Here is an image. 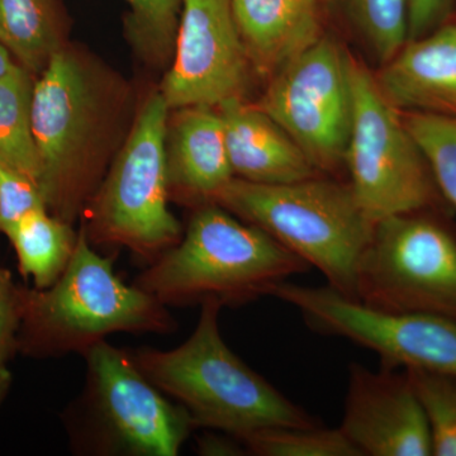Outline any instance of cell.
<instances>
[{"instance_id": "obj_1", "label": "cell", "mask_w": 456, "mask_h": 456, "mask_svg": "<svg viewBox=\"0 0 456 456\" xmlns=\"http://www.w3.org/2000/svg\"><path fill=\"white\" fill-rule=\"evenodd\" d=\"M310 268L260 228L212 203L196 208L179 244L134 284L167 308L207 302L237 308L272 297L278 284Z\"/></svg>"}, {"instance_id": "obj_2", "label": "cell", "mask_w": 456, "mask_h": 456, "mask_svg": "<svg viewBox=\"0 0 456 456\" xmlns=\"http://www.w3.org/2000/svg\"><path fill=\"white\" fill-rule=\"evenodd\" d=\"M193 334L175 349L139 347L132 358L167 397L184 408L197 428L237 439L273 426H320L227 346L220 331V303H203Z\"/></svg>"}, {"instance_id": "obj_3", "label": "cell", "mask_w": 456, "mask_h": 456, "mask_svg": "<svg viewBox=\"0 0 456 456\" xmlns=\"http://www.w3.org/2000/svg\"><path fill=\"white\" fill-rule=\"evenodd\" d=\"M114 257L90 245L80 228L70 264L46 289L22 290L17 350L33 358H61L86 351L113 334H171L176 322L167 305L127 285Z\"/></svg>"}, {"instance_id": "obj_4", "label": "cell", "mask_w": 456, "mask_h": 456, "mask_svg": "<svg viewBox=\"0 0 456 456\" xmlns=\"http://www.w3.org/2000/svg\"><path fill=\"white\" fill-rule=\"evenodd\" d=\"M237 218L272 236L325 275L330 287L356 299V278L375 224L349 183L316 176L287 184L233 178L216 198Z\"/></svg>"}, {"instance_id": "obj_5", "label": "cell", "mask_w": 456, "mask_h": 456, "mask_svg": "<svg viewBox=\"0 0 456 456\" xmlns=\"http://www.w3.org/2000/svg\"><path fill=\"white\" fill-rule=\"evenodd\" d=\"M83 356L86 384L62 416L74 454L178 455L197 426L141 373L130 351L102 341Z\"/></svg>"}, {"instance_id": "obj_6", "label": "cell", "mask_w": 456, "mask_h": 456, "mask_svg": "<svg viewBox=\"0 0 456 456\" xmlns=\"http://www.w3.org/2000/svg\"><path fill=\"white\" fill-rule=\"evenodd\" d=\"M104 97L90 66L62 49L33 86L31 127L47 209L69 224L79 217L104 176Z\"/></svg>"}, {"instance_id": "obj_7", "label": "cell", "mask_w": 456, "mask_h": 456, "mask_svg": "<svg viewBox=\"0 0 456 456\" xmlns=\"http://www.w3.org/2000/svg\"><path fill=\"white\" fill-rule=\"evenodd\" d=\"M167 101L146 99L130 136L90 198L84 231L90 245L127 248L145 265L178 245L182 224L169 209Z\"/></svg>"}, {"instance_id": "obj_8", "label": "cell", "mask_w": 456, "mask_h": 456, "mask_svg": "<svg viewBox=\"0 0 456 456\" xmlns=\"http://www.w3.org/2000/svg\"><path fill=\"white\" fill-rule=\"evenodd\" d=\"M353 122L344 165L369 221L449 206L402 112L384 98L375 77L350 56Z\"/></svg>"}, {"instance_id": "obj_9", "label": "cell", "mask_w": 456, "mask_h": 456, "mask_svg": "<svg viewBox=\"0 0 456 456\" xmlns=\"http://www.w3.org/2000/svg\"><path fill=\"white\" fill-rule=\"evenodd\" d=\"M436 213H403L375 224L359 264L356 301L456 321V236Z\"/></svg>"}, {"instance_id": "obj_10", "label": "cell", "mask_w": 456, "mask_h": 456, "mask_svg": "<svg viewBox=\"0 0 456 456\" xmlns=\"http://www.w3.org/2000/svg\"><path fill=\"white\" fill-rule=\"evenodd\" d=\"M272 297L292 305L318 334L374 351L380 364L456 375V321L428 314L374 310L334 288L278 284Z\"/></svg>"}, {"instance_id": "obj_11", "label": "cell", "mask_w": 456, "mask_h": 456, "mask_svg": "<svg viewBox=\"0 0 456 456\" xmlns=\"http://www.w3.org/2000/svg\"><path fill=\"white\" fill-rule=\"evenodd\" d=\"M257 106L318 171L338 170L353 122L349 53L322 36L273 75Z\"/></svg>"}, {"instance_id": "obj_12", "label": "cell", "mask_w": 456, "mask_h": 456, "mask_svg": "<svg viewBox=\"0 0 456 456\" xmlns=\"http://www.w3.org/2000/svg\"><path fill=\"white\" fill-rule=\"evenodd\" d=\"M175 57L161 86L170 110L242 98L250 59L231 0H180Z\"/></svg>"}, {"instance_id": "obj_13", "label": "cell", "mask_w": 456, "mask_h": 456, "mask_svg": "<svg viewBox=\"0 0 456 456\" xmlns=\"http://www.w3.org/2000/svg\"><path fill=\"white\" fill-rule=\"evenodd\" d=\"M338 428L362 456L432 455L428 416L406 370L353 362Z\"/></svg>"}, {"instance_id": "obj_14", "label": "cell", "mask_w": 456, "mask_h": 456, "mask_svg": "<svg viewBox=\"0 0 456 456\" xmlns=\"http://www.w3.org/2000/svg\"><path fill=\"white\" fill-rule=\"evenodd\" d=\"M374 77L399 112L456 117V22L408 40Z\"/></svg>"}, {"instance_id": "obj_15", "label": "cell", "mask_w": 456, "mask_h": 456, "mask_svg": "<svg viewBox=\"0 0 456 456\" xmlns=\"http://www.w3.org/2000/svg\"><path fill=\"white\" fill-rule=\"evenodd\" d=\"M167 165L170 200L194 208L216 203L235 178L217 108H180L173 123L167 122Z\"/></svg>"}, {"instance_id": "obj_16", "label": "cell", "mask_w": 456, "mask_h": 456, "mask_svg": "<svg viewBox=\"0 0 456 456\" xmlns=\"http://www.w3.org/2000/svg\"><path fill=\"white\" fill-rule=\"evenodd\" d=\"M217 110L235 178L259 184H287L320 176L301 147L257 104L231 98Z\"/></svg>"}, {"instance_id": "obj_17", "label": "cell", "mask_w": 456, "mask_h": 456, "mask_svg": "<svg viewBox=\"0 0 456 456\" xmlns=\"http://www.w3.org/2000/svg\"><path fill=\"white\" fill-rule=\"evenodd\" d=\"M251 64L273 77L322 37L320 0H231Z\"/></svg>"}, {"instance_id": "obj_18", "label": "cell", "mask_w": 456, "mask_h": 456, "mask_svg": "<svg viewBox=\"0 0 456 456\" xmlns=\"http://www.w3.org/2000/svg\"><path fill=\"white\" fill-rule=\"evenodd\" d=\"M0 44L37 77L64 49L55 0H0Z\"/></svg>"}, {"instance_id": "obj_19", "label": "cell", "mask_w": 456, "mask_h": 456, "mask_svg": "<svg viewBox=\"0 0 456 456\" xmlns=\"http://www.w3.org/2000/svg\"><path fill=\"white\" fill-rule=\"evenodd\" d=\"M7 237L16 251L20 274L31 278L37 289H46L73 259L79 232L47 209H38L18 222Z\"/></svg>"}, {"instance_id": "obj_20", "label": "cell", "mask_w": 456, "mask_h": 456, "mask_svg": "<svg viewBox=\"0 0 456 456\" xmlns=\"http://www.w3.org/2000/svg\"><path fill=\"white\" fill-rule=\"evenodd\" d=\"M35 80L20 65L0 79V163L25 174L40 188V163L31 127Z\"/></svg>"}, {"instance_id": "obj_21", "label": "cell", "mask_w": 456, "mask_h": 456, "mask_svg": "<svg viewBox=\"0 0 456 456\" xmlns=\"http://www.w3.org/2000/svg\"><path fill=\"white\" fill-rule=\"evenodd\" d=\"M255 456H362L340 428L273 426L240 439Z\"/></svg>"}, {"instance_id": "obj_22", "label": "cell", "mask_w": 456, "mask_h": 456, "mask_svg": "<svg viewBox=\"0 0 456 456\" xmlns=\"http://www.w3.org/2000/svg\"><path fill=\"white\" fill-rule=\"evenodd\" d=\"M404 125L421 149L440 193L456 208V117L402 112Z\"/></svg>"}, {"instance_id": "obj_23", "label": "cell", "mask_w": 456, "mask_h": 456, "mask_svg": "<svg viewBox=\"0 0 456 456\" xmlns=\"http://www.w3.org/2000/svg\"><path fill=\"white\" fill-rule=\"evenodd\" d=\"M340 2L382 65L408 41V0Z\"/></svg>"}, {"instance_id": "obj_24", "label": "cell", "mask_w": 456, "mask_h": 456, "mask_svg": "<svg viewBox=\"0 0 456 456\" xmlns=\"http://www.w3.org/2000/svg\"><path fill=\"white\" fill-rule=\"evenodd\" d=\"M404 370L428 416L432 455L456 456V375Z\"/></svg>"}, {"instance_id": "obj_25", "label": "cell", "mask_w": 456, "mask_h": 456, "mask_svg": "<svg viewBox=\"0 0 456 456\" xmlns=\"http://www.w3.org/2000/svg\"><path fill=\"white\" fill-rule=\"evenodd\" d=\"M134 13V26L141 44L161 53L169 50L178 31L180 0H127Z\"/></svg>"}, {"instance_id": "obj_26", "label": "cell", "mask_w": 456, "mask_h": 456, "mask_svg": "<svg viewBox=\"0 0 456 456\" xmlns=\"http://www.w3.org/2000/svg\"><path fill=\"white\" fill-rule=\"evenodd\" d=\"M38 209H47L38 185L25 174L0 163V233L7 236L18 222Z\"/></svg>"}, {"instance_id": "obj_27", "label": "cell", "mask_w": 456, "mask_h": 456, "mask_svg": "<svg viewBox=\"0 0 456 456\" xmlns=\"http://www.w3.org/2000/svg\"><path fill=\"white\" fill-rule=\"evenodd\" d=\"M22 290L11 272L0 266V365L17 351V338L22 320Z\"/></svg>"}, {"instance_id": "obj_28", "label": "cell", "mask_w": 456, "mask_h": 456, "mask_svg": "<svg viewBox=\"0 0 456 456\" xmlns=\"http://www.w3.org/2000/svg\"><path fill=\"white\" fill-rule=\"evenodd\" d=\"M454 0H408V40H416L445 23Z\"/></svg>"}, {"instance_id": "obj_29", "label": "cell", "mask_w": 456, "mask_h": 456, "mask_svg": "<svg viewBox=\"0 0 456 456\" xmlns=\"http://www.w3.org/2000/svg\"><path fill=\"white\" fill-rule=\"evenodd\" d=\"M198 452L204 456H240L245 455V446L232 435L224 432H207L198 439Z\"/></svg>"}, {"instance_id": "obj_30", "label": "cell", "mask_w": 456, "mask_h": 456, "mask_svg": "<svg viewBox=\"0 0 456 456\" xmlns=\"http://www.w3.org/2000/svg\"><path fill=\"white\" fill-rule=\"evenodd\" d=\"M17 65V62L14 61V57L0 44V79L11 73V71H13Z\"/></svg>"}, {"instance_id": "obj_31", "label": "cell", "mask_w": 456, "mask_h": 456, "mask_svg": "<svg viewBox=\"0 0 456 456\" xmlns=\"http://www.w3.org/2000/svg\"><path fill=\"white\" fill-rule=\"evenodd\" d=\"M12 384L11 371L5 368V364L0 365V404L7 397Z\"/></svg>"}]
</instances>
